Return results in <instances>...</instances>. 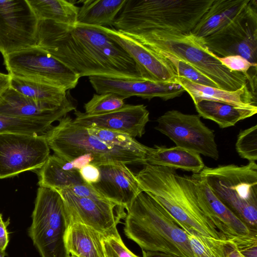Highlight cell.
I'll return each instance as SVG.
<instances>
[{
    "label": "cell",
    "mask_w": 257,
    "mask_h": 257,
    "mask_svg": "<svg viewBox=\"0 0 257 257\" xmlns=\"http://www.w3.org/2000/svg\"><path fill=\"white\" fill-rule=\"evenodd\" d=\"M37 46L80 78L101 76L144 79L127 52L92 26L78 23L69 26L49 20L39 21Z\"/></svg>",
    "instance_id": "6da1fadb"
},
{
    "label": "cell",
    "mask_w": 257,
    "mask_h": 257,
    "mask_svg": "<svg viewBox=\"0 0 257 257\" xmlns=\"http://www.w3.org/2000/svg\"><path fill=\"white\" fill-rule=\"evenodd\" d=\"M136 176L142 191L159 203L187 233L226 239L201 209L192 175L146 164Z\"/></svg>",
    "instance_id": "7a4b0ae2"
},
{
    "label": "cell",
    "mask_w": 257,
    "mask_h": 257,
    "mask_svg": "<svg viewBox=\"0 0 257 257\" xmlns=\"http://www.w3.org/2000/svg\"><path fill=\"white\" fill-rule=\"evenodd\" d=\"M124 33L152 51L169 54L190 64L215 83L219 89L233 91L248 83L250 86L256 84V78L231 71L223 65L219 57L200 38L191 33L152 30L136 34Z\"/></svg>",
    "instance_id": "3957f363"
},
{
    "label": "cell",
    "mask_w": 257,
    "mask_h": 257,
    "mask_svg": "<svg viewBox=\"0 0 257 257\" xmlns=\"http://www.w3.org/2000/svg\"><path fill=\"white\" fill-rule=\"evenodd\" d=\"M124 232L142 250L194 257L186 232L155 199L142 191L127 210Z\"/></svg>",
    "instance_id": "277c9868"
},
{
    "label": "cell",
    "mask_w": 257,
    "mask_h": 257,
    "mask_svg": "<svg viewBox=\"0 0 257 257\" xmlns=\"http://www.w3.org/2000/svg\"><path fill=\"white\" fill-rule=\"evenodd\" d=\"M214 0H126L115 29L136 34L152 30L189 33Z\"/></svg>",
    "instance_id": "5b68a950"
},
{
    "label": "cell",
    "mask_w": 257,
    "mask_h": 257,
    "mask_svg": "<svg viewBox=\"0 0 257 257\" xmlns=\"http://www.w3.org/2000/svg\"><path fill=\"white\" fill-rule=\"evenodd\" d=\"M45 134L50 147L55 155L67 162L84 155L94 159L98 167L108 164L145 165L147 155L109 145L90 134L86 127L76 124L66 115Z\"/></svg>",
    "instance_id": "8992f818"
},
{
    "label": "cell",
    "mask_w": 257,
    "mask_h": 257,
    "mask_svg": "<svg viewBox=\"0 0 257 257\" xmlns=\"http://www.w3.org/2000/svg\"><path fill=\"white\" fill-rule=\"evenodd\" d=\"M213 194L252 231L257 232V165L204 167L199 173Z\"/></svg>",
    "instance_id": "52a82bcc"
},
{
    "label": "cell",
    "mask_w": 257,
    "mask_h": 257,
    "mask_svg": "<svg viewBox=\"0 0 257 257\" xmlns=\"http://www.w3.org/2000/svg\"><path fill=\"white\" fill-rule=\"evenodd\" d=\"M28 234L41 257H69L65 236L70 224L65 203L56 190L38 189Z\"/></svg>",
    "instance_id": "ba28073f"
},
{
    "label": "cell",
    "mask_w": 257,
    "mask_h": 257,
    "mask_svg": "<svg viewBox=\"0 0 257 257\" xmlns=\"http://www.w3.org/2000/svg\"><path fill=\"white\" fill-rule=\"evenodd\" d=\"M3 57L11 76L58 86L68 91L76 86L80 78L70 68L37 46Z\"/></svg>",
    "instance_id": "9c48e42d"
},
{
    "label": "cell",
    "mask_w": 257,
    "mask_h": 257,
    "mask_svg": "<svg viewBox=\"0 0 257 257\" xmlns=\"http://www.w3.org/2000/svg\"><path fill=\"white\" fill-rule=\"evenodd\" d=\"M201 39L218 57L240 55L256 65V1L250 0L243 12L222 30Z\"/></svg>",
    "instance_id": "30bf717a"
},
{
    "label": "cell",
    "mask_w": 257,
    "mask_h": 257,
    "mask_svg": "<svg viewBox=\"0 0 257 257\" xmlns=\"http://www.w3.org/2000/svg\"><path fill=\"white\" fill-rule=\"evenodd\" d=\"M155 128L176 144L187 150L215 160L219 152L213 130L207 127L198 114L168 110L159 116Z\"/></svg>",
    "instance_id": "8fae6325"
},
{
    "label": "cell",
    "mask_w": 257,
    "mask_h": 257,
    "mask_svg": "<svg viewBox=\"0 0 257 257\" xmlns=\"http://www.w3.org/2000/svg\"><path fill=\"white\" fill-rule=\"evenodd\" d=\"M50 150L45 134L0 135V179L40 169Z\"/></svg>",
    "instance_id": "7c38bea8"
},
{
    "label": "cell",
    "mask_w": 257,
    "mask_h": 257,
    "mask_svg": "<svg viewBox=\"0 0 257 257\" xmlns=\"http://www.w3.org/2000/svg\"><path fill=\"white\" fill-rule=\"evenodd\" d=\"M38 23L27 0L0 1V52L3 56L37 46Z\"/></svg>",
    "instance_id": "4fadbf2b"
},
{
    "label": "cell",
    "mask_w": 257,
    "mask_h": 257,
    "mask_svg": "<svg viewBox=\"0 0 257 257\" xmlns=\"http://www.w3.org/2000/svg\"><path fill=\"white\" fill-rule=\"evenodd\" d=\"M58 191L64 200L70 224L80 223L106 235H120L116 226L126 216L123 207L107 200L78 196L68 188Z\"/></svg>",
    "instance_id": "5bb4252c"
},
{
    "label": "cell",
    "mask_w": 257,
    "mask_h": 257,
    "mask_svg": "<svg viewBox=\"0 0 257 257\" xmlns=\"http://www.w3.org/2000/svg\"><path fill=\"white\" fill-rule=\"evenodd\" d=\"M88 78L97 94L111 92L124 99L135 96L148 100L159 97L167 101L180 96L185 91L177 82H154L101 76H92Z\"/></svg>",
    "instance_id": "9a60e30c"
},
{
    "label": "cell",
    "mask_w": 257,
    "mask_h": 257,
    "mask_svg": "<svg viewBox=\"0 0 257 257\" xmlns=\"http://www.w3.org/2000/svg\"><path fill=\"white\" fill-rule=\"evenodd\" d=\"M118 43L135 62L144 80L176 82L177 77L170 63L125 33L109 27L93 26Z\"/></svg>",
    "instance_id": "2e32d148"
},
{
    "label": "cell",
    "mask_w": 257,
    "mask_h": 257,
    "mask_svg": "<svg viewBox=\"0 0 257 257\" xmlns=\"http://www.w3.org/2000/svg\"><path fill=\"white\" fill-rule=\"evenodd\" d=\"M74 122L85 127H98L141 138L149 121V111L144 104H125L117 110L99 115H88L75 109Z\"/></svg>",
    "instance_id": "e0dca14e"
},
{
    "label": "cell",
    "mask_w": 257,
    "mask_h": 257,
    "mask_svg": "<svg viewBox=\"0 0 257 257\" xmlns=\"http://www.w3.org/2000/svg\"><path fill=\"white\" fill-rule=\"evenodd\" d=\"M75 109L70 96L58 106L37 101L11 87L0 98V113L51 124Z\"/></svg>",
    "instance_id": "ac0fdd59"
},
{
    "label": "cell",
    "mask_w": 257,
    "mask_h": 257,
    "mask_svg": "<svg viewBox=\"0 0 257 257\" xmlns=\"http://www.w3.org/2000/svg\"><path fill=\"white\" fill-rule=\"evenodd\" d=\"M98 167L99 180L91 185L105 199L127 211L143 191L136 175L123 164H108Z\"/></svg>",
    "instance_id": "d6986e66"
},
{
    "label": "cell",
    "mask_w": 257,
    "mask_h": 257,
    "mask_svg": "<svg viewBox=\"0 0 257 257\" xmlns=\"http://www.w3.org/2000/svg\"><path fill=\"white\" fill-rule=\"evenodd\" d=\"M199 204L205 215L226 239L252 233L211 191L205 180L199 174H193Z\"/></svg>",
    "instance_id": "ffe728a7"
},
{
    "label": "cell",
    "mask_w": 257,
    "mask_h": 257,
    "mask_svg": "<svg viewBox=\"0 0 257 257\" xmlns=\"http://www.w3.org/2000/svg\"><path fill=\"white\" fill-rule=\"evenodd\" d=\"M250 1L214 0L190 33L202 39L219 32L241 14Z\"/></svg>",
    "instance_id": "44dd1931"
},
{
    "label": "cell",
    "mask_w": 257,
    "mask_h": 257,
    "mask_svg": "<svg viewBox=\"0 0 257 257\" xmlns=\"http://www.w3.org/2000/svg\"><path fill=\"white\" fill-rule=\"evenodd\" d=\"M176 80L190 95L194 103L206 99L237 106H257L256 95L252 92L248 85L230 91L196 84L183 77L177 76Z\"/></svg>",
    "instance_id": "7402d4cb"
},
{
    "label": "cell",
    "mask_w": 257,
    "mask_h": 257,
    "mask_svg": "<svg viewBox=\"0 0 257 257\" xmlns=\"http://www.w3.org/2000/svg\"><path fill=\"white\" fill-rule=\"evenodd\" d=\"M146 162L152 165L181 169L193 174H199L205 167L199 154L178 146L151 148Z\"/></svg>",
    "instance_id": "603a6c76"
},
{
    "label": "cell",
    "mask_w": 257,
    "mask_h": 257,
    "mask_svg": "<svg viewBox=\"0 0 257 257\" xmlns=\"http://www.w3.org/2000/svg\"><path fill=\"white\" fill-rule=\"evenodd\" d=\"M105 235L83 224L72 223L65 234L66 248L76 257H105L102 244Z\"/></svg>",
    "instance_id": "cb8c5ba5"
},
{
    "label": "cell",
    "mask_w": 257,
    "mask_h": 257,
    "mask_svg": "<svg viewBox=\"0 0 257 257\" xmlns=\"http://www.w3.org/2000/svg\"><path fill=\"white\" fill-rule=\"evenodd\" d=\"M38 174L39 187L57 191L85 183L70 162L55 154L49 156Z\"/></svg>",
    "instance_id": "d4e9b609"
},
{
    "label": "cell",
    "mask_w": 257,
    "mask_h": 257,
    "mask_svg": "<svg viewBox=\"0 0 257 257\" xmlns=\"http://www.w3.org/2000/svg\"><path fill=\"white\" fill-rule=\"evenodd\" d=\"M194 103L200 117L214 121L222 128L234 126L238 121L257 113L255 105L237 106L206 99Z\"/></svg>",
    "instance_id": "484cf974"
},
{
    "label": "cell",
    "mask_w": 257,
    "mask_h": 257,
    "mask_svg": "<svg viewBox=\"0 0 257 257\" xmlns=\"http://www.w3.org/2000/svg\"><path fill=\"white\" fill-rule=\"evenodd\" d=\"M126 0L81 1L77 23L93 26H112Z\"/></svg>",
    "instance_id": "4316f807"
},
{
    "label": "cell",
    "mask_w": 257,
    "mask_h": 257,
    "mask_svg": "<svg viewBox=\"0 0 257 257\" xmlns=\"http://www.w3.org/2000/svg\"><path fill=\"white\" fill-rule=\"evenodd\" d=\"M38 21L49 20L69 26L77 24L79 7L73 1L27 0Z\"/></svg>",
    "instance_id": "83f0119b"
},
{
    "label": "cell",
    "mask_w": 257,
    "mask_h": 257,
    "mask_svg": "<svg viewBox=\"0 0 257 257\" xmlns=\"http://www.w3.org/2000/svg\"><path fill=\"white\" fill-rule=\"evenodd\" d=\"M11 87L37 101L62 105L68 98L65 89L46 83L11 76Z\"/></svg>",
    "instance_id": "f1b7e54d"
},
{
    "label": "cell",
    "mask_w": 257,
    "mask_h": 257,
    "mask_svg": "<svg viewBox=\"0 0 257 257\" xmlns=\"http://www.w3.org/2000/svg\"><path fill=\"white\" fill-rule=\"evenodd\" d=\"M50 123L14 117L0 113V135L45 134L51 127Z\"/></svg>",
    "instance_id": "f546056e"
},
{
    "label": "cell",
    "mask_w": 257,
    "mask_h": 257,
    "mask_svg": "<svg viewBox=\"0 0 257 257\" xmlns=\"http://www.w3.org/2000/svg\"><path fill=\"white\" fill-rule=\"evenodd\" d=\"M88 132L102 141L147 156L151 147L146 146L131 136L115 131L98 127H86Z\"/></svg>",
    "instance_id": "4dcf8cb0"
},
{
    "label": "cell",
    "mask_w": 257,
    "mask_h": 257,
    "mask_svg": "<svg viewBox=\"0 0 257 257\" xmlns=\"http://www.w3.org/2000/svg\"><path fill=\"white\" fill-rule=\"evenodd\" d=\"M187 235L194 257H224V240L198 233H187Z\"/></svg>",
    "instance_id": "1f68e13d"
},
{
    "label": "cell",
    "mask_w": 257,
    "mask_h": 257,
    "mask_svg": "<svg viewBox=\"0 0 257 257\" xmlns=\"http://www.w3.org/2000/svg\"><path fill=\"white\" fill-rule=\"evenodd\" d=\"M124 100L123 97L113 93H95L84 104V113L88 115L109 113L123 107L125 104Z\"/></svg>",
    "instance_id": "d6a6232c"
},
{
    "label": "cell",
    "mask_w": 257,
    "mask_h": 257,
    "mask_svg": "<svg viewBox=\"0 0 257 257\" xmlns=\"http://www.w3.org/2000/svg\"><path fill=\"white\" fill-rule=\"evenodd\" d=\"M154 52L165 58L170 63L177 76L184 77L199 85L218 88L215 83L190 64L166 53Z\"/></svg>",
    "instance_id": "836d02e7"
},
{
    "label": "cell",
    "mask_w": 257,
    "mask_h": 257,
    "mask_svg": "<svg viewBox=\"0 0 257 257\" xmlns=\"http://www.w3.org/2000/svg\"><path fill=\"white\" fill-rule=\"evenodd\" d=\"M235 148L242 159L250 162L257 160V125L242 130L237 136Z\"/></svg>",
    "instance_id": "e575fe53"
},
{
    "label": "cell",
    "mask_w": 257,
    "mask_h": 257,
    "mask_svg": "<svg viewBox=\"0 0 257 257\" xmlns=\"http://www.w3.org/2000/svg\"><path fill=\"white\" fill-rule=\"evenodd\" d=\"M102 244L105 257H141L125 246L120 235H105Z\"/></svg>",
    "instance_id": "d590c367"
},
{
    "label": "cell",
    "mask_w": 257,
    "mask_h": 257,
    "mask_svg": "<svg viewBox=\"0 0 257 257\" xmlns=\"http://www.w3.org/2000/svg\"><path fill=\"white\" fill-rule=\"evenodd\" d=\"M220 61L225 67L231 71L241 72L256 77L257 65L253 64L247 59L240 55H230L226 57H219Z\"/></svg>",
    "instance_id": "8d00e7d4"
},
{
    "label": "cell",
    "mask_w": 257,
    "mask_h": 257,
    "mask_svg": "<svg viewBox=\"0 0 257 257\" xmlns=\"http://www.w3.org/2000/svg\"><path fill=\"white\" fill-rule=\"evenodd\" d=\"M231 239L244 257H257V233L235 237Z\"/></svg>",
    "instance_id": "74e56055"
},
{
    "label": "cell",
    "mask_w": 257,
    "mask_h": 257,
    "mask_svg": "<svg viewBox=\"0 0 257 257\" xmlns=\"http://www.w3.org/2000/svg\"><path fill=\"white\" fill-rule=\"evenodd\" d=\"M68 189L78 196L94 199L107 200L98 193L91 185L86 183L78 184Z\"/></svg>",
    "instance_id": "f35d334b"
},
{
    "label": "cell",
    "mask_w": 257,
    "mask_h": 257,
    "mask_svg": "<svg viewBox=\"0 0 257 257\" xmlns=\"http://www.w3.org/2000/svg\"><path fill=\"white\" fill-rule=\"evenodd\" d=\"M79 172L83 181L89 185L96 183L100 178V171L97 166L93 164H87L79 170Z\"/></svg>",
    "instance_id": "ab89813d"
},
{
    "label": "cell",
    "mask_w": 257,
    "mask_h": 257,
    "mask_svg": "<svg viewBox=\"0 0 257 257\" xmlns=\"http://www.w3.org/2000/svg\"><path fill=\"white\" fill-rule=\"evenodd\" d=\"M10 223L9 218L6 221L3 220L2 214L0 212V249L6 250L9 243V233L7 227Z\"/></svg>",
    "instance_id": "60d3db41"
},
{
    "label": "cell",
    "mask_w": 257,
    "mask_h": 257,
    "mask_svg": "<svg viewBox=\"0 0 257 257\" xmlns=\"http://www.w3.org/2000/svg\"><path fill=\"white\" fill-rule=\"evenodd\" d=\"M224 257H244L237 250L235 244L231 239H225L223 241Z\"/></svg>",
    "instance_id": "b9f144b4"
},
{
    "label": "cell",
    "mask_w": 257,
    "mask_h": 257,
    "mask_svg": "<svg viewBox=\"0 0 257 257\" xmlns=\"http://www.w3.org/2000/svg\"><path fill=\"white\" fill-rule=\"evenodd\" d=\"M11 76L0 72V98L11 87Z\"/></svg>",
    "instance_id": "7bdbcfd3"
},
{
    "label": "cell",
    "mask_w": 257,
    "mask_h": 257,
    "mask_svg": "<svg viewBox=\"0 0 257 257\" xmlns=\"http://www.w3.org/2000/svg\"><path fill=\"white\" fill-rule=\"evenodd\" d=\"M143 257H180L174 254L159 251L142 250Z\"/></svg>",
    "instance_id": "ee69618b"
},
{
    "label": "cell",
    "mask_w": 257,
    "mask_h": 257,
    "mask_svg": "<svg viewBox=\"0 0 257 257\" xmlns=\"http://www.w3.org/2000/svg\"><path fill=\"white\" fill-rule=\"evenodd\" d=\"M7 255L5 250L0 249V257H5Z\"/></svg>",
    "instance_id": "f6af8a7d"
},
{
    "label": "cell",
    "mask_w": 257,
    "mask_h": 257,
    "mask_svg": "<svg viewBox=\"0 0 257 257\" xmlns=\"http://www.w3.org/2000/svg\"><path fill=\"white\" fill-rule=\"evenodd\" d=\"M71 255L72 256V257H76L75 256H74V255Z\"/></svg>",
    "instance_id": "bcb514c9"
}]
</instances>
